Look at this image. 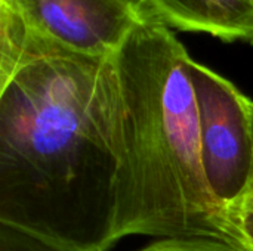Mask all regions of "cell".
Wrapping results in <instances>:
<instances>
[{"label":"cell","mask_w":253,"mask_h":251,"mask_svg":"<svg viewBox=\"0 0 253 251\" xmlns=\"http://www.w3.org/2000/svg\"><path fill=\"white\" fill-rule=\"evenodd\" d=\"M0 251H64L19 228L0 223Z\"/></svg>","instance_id":"7"},{"label":"cell","mask_w":253,"mask_h":251,"mask_svg":"<svg viewBox=\"0 0 253 251\" xmlns=\"http://www.w3.org/2000/svg\"><path fill=\"white\" fill-rule=\"evenodd\" d=\"M170 30L203 33L227 43L253 44V4L249 0H142Z\"/></svg>","instance_id":"5"},{"label":"cell","mask_w":253,"mask_h":251,"mask_svg":"<svg viewBox=\"0 0 253 251\" xmlns=\"http://www.w3.org/2000/svg\"><path fill=\"white\" fill-rule=\"evenodd\" d=\"M138 251H248L243 247L211 238H163Z\"/></svg>","instance_id":"6"},{"label":"cell","mask_w":253,"mask_h":251,"mask_svg":"<svg viewBox=\"0 0 253 251\" xmlns=\"http://www.w3.org/2000/svg\"><path fill=\"white\" fill-rule=\"evenodd\" d=\"M153 16L142 0H0V27L92 58H113L127 36Z\"/></svg>","instance_id":"3"},{"label":"cell","mask_w":253,"mask_h":251,"mask_svg":"<svg viewBox=\"0 0 253 251\" xmlns=\"http://www.w3.org/2000/svg\"><path fill=\"white\" fill-rule=\"evenodd\" d=\"M190 58L154 16L141 22L114 55L120 90L116 243L147 235L243 247L206 180Z\"/></svg>","instance_id":"2"},{"label":"cell","mask_w":253,"mask_h":251,"mask_svg":"<svg viewBox=\"0 0 253 251\" xmlns=\"http://www.w3.org/2000/svg\"><path fill=\"white\" fill-rule=\"evenodd\" d=\"M188 71L197 101L206 180L213 197L230 215L246 188L251 172L252 138L248 95L193 58L188 61Z\"/></svg>","instance_id":"4"},{"label":"cell","mask_w":253,"mask_h":251,"mask_svg":"<svg viewBox=\"0 0 253 251\" xmlns=\"http://www.w3.org/2000/svg\"><path fill=\"white\" fill-rule=\"evenodd\" d=\"M119 78L113 58L0 38V223L64 251H110Z\"/></svg>","instance_id":"1"},{"label":"cell","mask_w":253,"mask_h":251,"mask_svg":"<svg viewBox=\"0 0 253 251\" xmlns=\"http://www.w3.org/2000/svg\"><path fill=\"white\" fill-rule=\"evenodd\" d=\"M248 251H252V250H248Z\"/></svg>","instance_id":"11"},{"label":"cell","mask_w":253,"mask_h":251,"mask_svg":"<svg viewBox=\"0 0 253 251\" xmlns=\"http://www.w3.org/2000/svg\"><path fill=\"white\" fill-rule=\"evenodd\" d=\"M248 112H249V121H251V138H252V161H251V172H249V178H248V183L246 188L242 194V197L239 198V201L234 204V207L230 212L231 220L234 223L236 219L251 215L253 213V99L248 96Z\"/></svg>","instance_id":"8"},{"label":"cell","mask_w":253,"mask_h":251,"mask_svg":"<svg viewBox=\"0 0 253 251\" xmlns=\"http://www.w3.org/2000/svg\"><path fill=\"white\" fill-rule=\"evenodd\" d=\"M234 225L243 249L253 251V213L236 219Z\"/></svg>","instance_id":"9"},{"label":"cell","mask_w":253,"mask_h":251,"mask_svg":"<svg viewBox=\"0 0 253 251\" xmlns=\"http://www.w3.org/2000/svg\"><path fill=\"white\" fill-rule=\"evenodd\" d=\"M249 1H251V3H252V4H253V0H249Z\"/></svg>","instance_id":"10"}]
</instances>
